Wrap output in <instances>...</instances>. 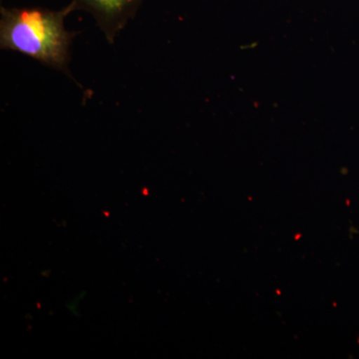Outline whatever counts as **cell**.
I'll use <instances>...</instances> for the list:
<instances>
[{"label": "cell", "mask_w": 359, "mask_h": 359, "mask_svg": "<svg viewBox=\"0 0 359 359\" xmlns=\"http://www.w3.org/2000/svg\"><path fill=\"white\" fill-rule=\"evenodd\" d=\"M73 11V4L58 11L1 8L0 47L69 74L70 47L76 33L65 29V20Z\"/></svg>", "instance_id": "6da1fadb"}, {"label": "cell", "mask_w": 359, "mask_h": 359, "mask_svg": "<svg viewBox=\"0 0 359 359\" xmlns=\"http://www.w3.org/2000/svg\"><path fill=\"white\" fill-rule=\"evenodd\" d=\"M141 0H74L75 11L83 9L94 16L109 43L133 18Z\"/></svg>", "instance_id": "7a4b0ae2"}]
</instances>
